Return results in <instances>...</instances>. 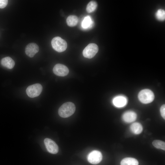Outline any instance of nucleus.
I'll list each match as a JSON object with an SVG mask.
<instances>
[{"instance_id":"obj_1","label":"nucleus","mask_w":165,"mask_h":165,"mask_svg":"<svg viewBox=\"0 0 165 165\" xmlns=\"http://www.w3.org/2000/svg\"><path fill=\"white\" fill-rule=\"evenodd\" d=\"M75 110L74 104L70 102L64 103L59 108L58 113L61 117L65 118L72 115Z\"/></svg>"},{"instance_id":"obj_2","label":"nucleus","mask_w":165,"mask_h":165,"mask_svg":"<svg viewBox=\"0 0 165 165\" xmlns=\"http://www.w3.org/2000/svg\"><path fill=\"white\" fill-rule=\"evenodd\" d=\"M51 43L53 48L58 52L64 51L67 47L66 42L60 37L53 38L51 41Z\"/></svg>"},{"instance_id":"obj_3","label":"nucleus","mask_w":165,"mask_h":165,"mask_svg":"<svg viewBox=\"0 0 165 165\" xmlns=\"http://www.w3.org/2000/svg\"><path fill=\"white\" fill-rule=\"evenodd\" d=\"M138 98L141 103L147 104L152 102L153 101L154 95L151 90L145 89L141 90L139 92Z\"/></svg>"},{"instance_id":"obj_4","label":"nucleus","mask_w":165,"mask_h":165,"mask_svg":"<svg viewBox=\"0 0 165 165\" xmlns=\"http://www.w3.org/2000/svg\"><path fill=\"white\" fill-rule=\"evenodd\" d=\"M42 90V85L37 83L29 86L26 89V93L30 97L34 98L39 96Z\"/></svg>"},{"instance_id":"obj_5","label":"nucleus","mask_w":165,"mask_h":165,"mask_svg":"<svg viewBox=\"0 0 165 165\" xmlns=\"http://www.w3.org/2000/svg\"><path fill=\"white\" fill-rule=\"evenodd\" d=\"M98 51V47L97 45L94 43H91L84 48L82 54L85 57L91 59L95 55Z\"/></svg>"},{"instance_id":"obj_6","label":"nucleus","mask_w":165,"mask_h":165,"mask_svg":"<svg viewBox=\"0 0 165 165\" xmlns=\"http://www.w3.org/2000/svg\"><path fill=\"white\" fill-rule=\"evenodd\" d=\"M87 160L90 163L96 164L101 162L102 159L101 152L98 150H95L91 151L88 155Z\"/></svg>"},{"instance_id":"obj_7","label":"nucleus","mask_w":165,"mask_h":165,"mask_svg":"<svg viewBox=\"0 0 165 165\" xmlns=\"http://www.w3.org/2000/svg\"><path fill=\"white\" fill-rule=\"evenodd\" d=\"M53 73L56 75L60 76H64L68 73L69 70L65 65L57 64H56L53 68Z\"/></svg>"},{"instance_id":"obj_8","label":"nucleus","mask_w":165,"mask_h":165,"mask_svg":"<svg viewBox=\"0 0 165 165\" xmlns=\"http://www.w3.org/2000/svg\"><path fill=\"white\" fill-rule=\"evenodd\" d=\"M44 144L50 153L55 154L58 151V147L56 143L53 140L49 138H46L44 141Z\"/></svg>"},{"instance_id":"obj_9","label":"nucleus","mask_w":165,"mask_h":165,"mask_svg":"<svg viewBox=\"0 0 165 165\" xmlns=\"http://www.w3.org/2000/svg\"><path fill=\"white\" fill-rule=\"evenodd\" d=\"M39 50V47L36 44L31 43L26 47L25 53L28 56L30 57H32L38 52Z\"/></svg>"},{"instance_id":"obj_10","label":"nucleus","mask_w":165,"mask_h":165,"mask_svg":"<svg viewBox=\"0 0 165 165\" xmlns=\"http://www.w3.org/2000/svg\"><path fill=\"white\" fill-rule=\"evenodd\" d=\"M114 105L118 108H122L125 106L127 103V97L123 95L117 96L114 98L112 100Z\"/></svg>"},{"instance_id":"obj_11","label":"nucleus","mask_w":165,"mask_h":165,"mask_svg":"<svg viewBox=\"0 0 165 165\" xmlns=\"http://www.w3.org/2000/svg\"><path fill=\"white\" fill-rule=\"evenodd\" d=\"M137 115L134 112L129 111L124 112L122 116L123 120L126 123H130L135 121Z\"/></svg>"},{"instance_id":"obj_12","label":"nucleus","mask_w":165,"mask_h":165,"mask_svg":"<svg viewBox=\"0 0 165 165\" xmlns=\"http://www.w3.org/2000/svg\"><path fill=\"white\" fill-rule=\"evenodd\" d=\"M1 63L3 66L9 69L13 68L15 64L14 61L9 57L2 58L1 61Z\"/></svg>"},{"instance_id":"obj_13","label":"nucleus","mask_w":165,"mask_h":165,"mask_svg":"<svg viewBox=\"0 0 165 165\" xmlns=\"http://www.w3.org/2000/svg\"><path fill=\"white\" fill-rule=\"evenodd\" d=\"M130 129L133 133L136 134H138L142 132L143 127L140 123L135 122L130 125Z\"/></svg>"},{"instance_id":"obj_14","label":"nucleus","mask_w":165,"mask_h":165,"mask_svg":"<svg viewBox=\"0 0 165 165\" xmlns=\"http://www.w3.org/2000/svg\"><path fill=\"white\" fill-rule=\"evenodd\" d=\"M138 160L132 157H127L123 159L121 161L120 165H138Z\"/></svg>"},{"instance_id":"obj_15","label":"nucleus","mask_w":165,"mask_h":165,"mask_svg":"<svg viewBox=\"0 0 165 165\" xmlns=\"http://www.w3.org/2000/svg\"><path fill=\"white\" fill-rule=\"evenodd\" d=\"M78 18L76 16L74 15L69 16L66 19V22L68 25L70 27L75 26L78 22Z\"/></svg>"},{"instance_id":"obj_16","label":"nucleus","mask_w":165,"mask_h":165,"mask_svg":"<svg viewBox=\"0 0 165 165\" xmlns=\"http://www.w3.org/2000/svg\"><path fill=\"white\" fill-rule=\"evenodd\" d=\"M94 23L91 18L89 16H86L83 20L82 26L83 28L87 29L92 27Z\"/></svg>"},{"instance_id":"obj_17","label":"nucleus","mask_w":165,"mask_h":165,"mask_svg":"<svg viewBox=\"0 0 165 165\" xmlns=\"http://www.w3.org/2000/svg\"><path fill=\"white\" fill-rule=\"evenodd\" d=\"M153 146L158 149L165 150V142L160 140H155L152 142Z\"/></svg>"},{"instance_id":"obj_18","label":"nucleus","mask_w":165,"mask_h":165,"mask_svg":"<svg viewBox=\"0 0 165 165\" xmlns=\"http://www.w3.org/2000/svg\"><path fill=\"white\" fill-rule=\"evenodd\" d=\"M97 4L96 2L91 1L87 4L86 11L88 13H90L94 11L97 8Z\"/></svg>"},{"instance_id":"obj_19","label":"nucleus","mask_w":165,"mask_h":165,"mask_svg":"<svg viewBox=\"0 0 165 165\" xmlns=\"http://www.w3.org/2000/svg\"><path fill=\"white\" fill-rule=\"evenodd\" d=\"M156 18L160 21L164 20L165 19V11L164 10L161 9H158L156 14Z\"/></svg>"},{"instance_id":"obj_20","label":"nucleus","mask_w":165,"mask_h":165,"mask_svg":"<svg viewBox=\"0 0 165 165\" xmlns=\"http://www.w3.org/2000/svg\"><path fill=\"white\" fill-rule=\"evenodd\" d=\"M8 1L7 0H0V8H5L7 5Z\"/></svg>"},{"instance_id":"obj_21","label":"nucleus","mask_w":165,"mask_h":165,"mask_svg":"<svg viewBox=\"0 0 165 165\" xmlns=\"http://www.w3.org/2000/svg\"><path fill=\"white\" fill-rule=\"evenodd\" d=\"M160 113L163 119H165V105H163L160 108Z\"/></svg>"}]
</instances>
